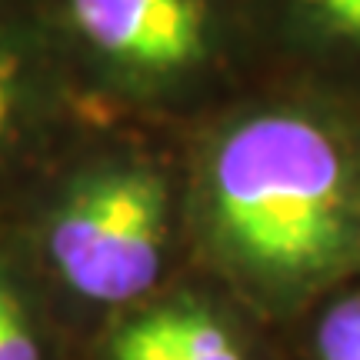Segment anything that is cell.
Wrapping results in <instances>:
<instances>
[{
  "label": "cell",
  "instance_id": "cell-1",
  "mask_svg": "<svg viewBox=\"0 0 360 360\" xmlns=\"http://www.w3.org/2000/svg\"><path fill=\"white\" fill-rule=\"evenodd\" d=\"M214 214L247 264L277 277L321 274L354 237L347 157L307 117H254L217 147Z\"/></svg>",
  "mask_w": 360,
  "mask_h": 360
},
{
  "label": "cell",
  "instance_id": "cell-2",
  "mask_svg": "<svg viewBox=\"0 0 360 360\" xmlns=\"http://www.w3.org/2000/svg\"><path fill=\"white\" fill-rule=\"evenodd\" d=\"M167 193L154 174L117 170L87 180L51 227L53 267L74 294L127 304L147 294L164 267Z\"/></svg>",
  "mask_w": 360,
  "mask_h": 360
},
{
  "label": "cell",
  "instance_id": "cell-3",
  "mask_svg": "<svg viewBox=\"0 0 360 360\" xmlns=\"http://www.w3.org/2000/svg\"><path fill=\"white\" fill-rule=\"evenodd\" d=\"M90 47L134 70L170 74L207 51L204 0H67Z\"/></svg>",
  "mask_w": 360,
  "mask_h": 360
},
{
  "label": "cell",
  "instance_id": "cell-4",
  "mask_svg": "<svg viewBox=\"0 0 360 360\" xmlns=\"http://www.w3.org/2000/svg\"><path fill=\"white\" fill-rule=\"evenodd\" d=\"M114 360H244V354L210 314L167 307L124 327Z\"/></svg>",
  "mask_w": 360,
  "mask_h": 360
},
{
  "label": "cell",
  "instance_id": "cell-5",
  "mask_svg": "<svg viewBox=\"0 0 360 360\" xmlns=\"http://www.w3.org/2000/svg\"><path fill=\"white\" fill-rule=\"evenodd\" d=\"M321 360H360V294L344 297L317 327Z\"/></svg>",
  "mask_w": 360,
  "mask_h": 360
},
{
  "label": "cell",
  "instance_id": "cell-6",
  "mask_svg": "<svg viewBox=\"0 0 360 360\" xmlns=\"http://www.w3.org/2000/svg\"><path fill=\"white\" fill-rule=\"evenodd\" d=\"M0 360H40L30 321L4 281H0Z\"/></svg>",
  "mask_w": 360,
  "mask_h": 360
},
{
  "label": "cell",
  "instance_id": "cell-7",
  "mask_svg": "<svg viewBox=\"0 0 360 360\" xmlns=\"http://www.w3.org/2000/svg\"><path fill=\"white\" fill-rule=\"evenodd\" d=\"M17 107H20V60L0 40V141L13 127Z\"/></svg>",
  "mask_w": 360,
  "mask_h": 360
},
{
  "label": "cell",
  "instance_id": "cell-8",
  "mask_svg": "<svg viewBox=\"0 0 360 360\" xmlns=\"http://www.w3.org/2000/svg\"><path fill=\"white\" fill-rule=\"evenodd\" d=\"M334 34L360 44V0H307Z\"/></svg>",
  "mask_w": 360,
  "mask_h": 360
}]
</instances>
